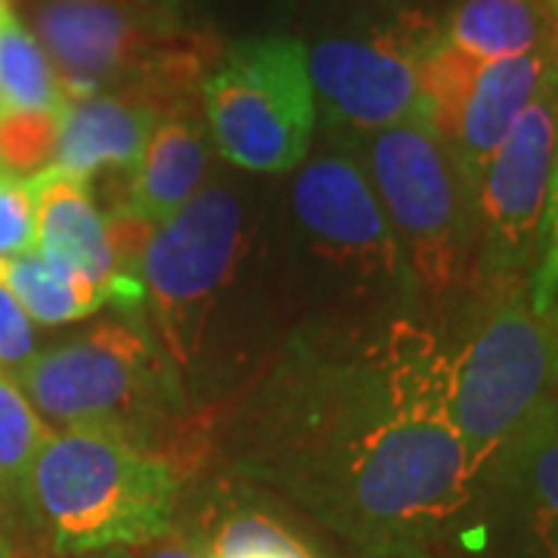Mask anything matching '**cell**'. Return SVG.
<instances>
[{
  "mask_svg": "<svg viewBox=\"0 0 558 558\" xmlns=\"http://www.w3.org/2000/svg\"><path fill=\"white\" fill-rule=\"evenodd\" d=\"M527 301L539 317H558V131L549 190H546V211L539 223L537 260H534V274L527 279Z\"/></svg>",
  "mask_w": 558,
  "mask_h": 558,
  "instance_id": "cell-23",
  "label": "cell"
},
{
  "mask_svg": "<svg viewBox=\"0 0 558 558\" xmlns=\"http://www.w3.org/2000/svg\"><path fill=\"white\" fill-rule=\"evenodd\" d=\"M161 112L124 94H94L69 100L60 112L53 165L62 174L90 180L102 168L134 171Z\"/></svg>",
  "mask_w": 558,
  "mask_h": 558,
  "instance_id": "cell-15",
  "label": "cell"
},
{
  "mask_svg": "<svg viewBox=\"0 0 558 558\" xmlns=\"http://www.w3.org/2000/svg\"><path fill=\"white\" fill-rule=\"evenodd\" d=\"M506 295L490 307L472 339L453 360V418L472 469L497 457L499 447L553 398L549 385L558 369V332L539 317L519 282L502 286Z\"/></svg>",
  "mask_w": 558,
  "mask_h": 558,
  "instance_id": "cell-5",
  "label": "cell"
},
{
  "mask_svg": "<svg viewBox=\"0 0 558 558\" xmlns=\"http://www.w3.org/2000/svg\"><path fill=\"white\" fill-rule=\"evenodd\" d=\"M0 558H13V549H10V543H7L3 534H0Z\"/></svg>",
  "mask_w": 558,
  "mask_h": 558,
  "instance_id": "cell-28",
  "label": "cell"
},
{
  "mask_svg": "<svg viewBox=\"0 0 558 558\" xmlns=\"http://www.w3.org/2000/svg\"><path fill=\"white\" fill-rule=\"evenodd\" d=\"M202 106L223 159L255 174L292 171L317 124L304 44L267 35L230 47L202 81Z\"/></svg>",
  "mask_w": 558,
  "mask_h": 558,
  "instance_id": "cell-4",
  "label": "cell"
},
{
  "mask_svg": "<svg viewBox=\"0 0 558 558\" xmlns=\"http://www.w3.org/2000/svg\"><path fill=\"white\" fill-rule=\"evenodd\" d=\"M369 183H376V196L422 292L444 299L459 289L478 252L475 199L438 131L428 121L376 131Z\"/></svg>",
  "mask_w": 558,
  "mask_h": 558,
  "instance_id": "cell-3",
  "label": "cell"
},
{
  "mask_svg": "<svg viewBox=\"0 0 558 558\" xmlns=\"http://www.w3.org/2000/svg\"><path fill=\"white\" fill-rule=\"evenodd\" d=\"M252 428L245 472L376 553L435 537L475 499L453 360L407 319L348 354L304 351L282 366Z\"/></svg>",
  "mask_w": 558,
  "mask_h": 558,
  "instance_id": "cell-1",
  "label": "cell"
},
{
  "mask_svg": "<svg viewBox=\"0 0 558 558\" xmlns=\"http://www.w3.org/2000/svg\"><path fill=\"white\" fill-rule=\"evenodd\" d=\"M65 94L53 62L13 10L0 13V109L3 112H62Z\"/></svg>",
  "mask_w": 558,
  "mask_h": 558,
  "instance_id": "cell-19",
  "label": "cell"
},
{
  "mask_svg": "<svg viewBox=\"0 0 558 558\" xmlns=\"http://www.w3.org/2000/svg\"><path fill=\"white\" fill-rule=\"evenodd\" d=\"M208 558H314L282 524L267 515H240L218 531Z\"/></svg>",
  "mask_w": 558,
  "mask_h": 558,
  "instance_id": "cell-22",
  "label": "cell"
},
{
  "mask_svg": "<svg viewBox=\"0 0 558 558\" xmlns=\"http://www.w3.org/2000/svg\"><path fill=\"white\" fill-rule=\"evenodd\" d=\"M146 558H208V556H205V549L196 546L193 539L174 537V539H168V543H161V546H156V549H153Z\"/></svg>",
  "mask_w": 558,
  "mask_h": 558,
  "instance_id": "cell-26",
  "label": "cell"
},
{
  "mask_svg": "<svg viewBox=\"0 0 558 558\" xmlns=\"http://www.w3.org/2000/svg\"><path fill=\"white\" fill-rule=\"evenodd\" d=\"M0 112H3V109H0Z\"/></svg>",
  "mask_w": 558,
  "mask_h": 558,
  "instance_id": "cell-31",
  "label": "cell"
},
{
  "mask_svg": "<svg viewBox=\"0 0 558 558\" xmlns=\"http://www.w3.org/2000/svg\"><path fill=\"white\" fill-rule=\"evenodd\" d=\"M22 499L57 553L87 556L168 537L178 478L116 428H62L44 440Z\"/></svg>",
  "mask_w": 558,
  "mask_h": 558,
  "instance_id": "cell-2",
  "label": "cell"
},
{
  "mask_svg": "<svg viewBox=\"0 0 558 558\" xmlns=\"http://www.w3.org/2000/svg\"><path fill=\"white\" fill-rule=\"evenodd\" d=\"M292 205L301 227L329 258L366 274H395L400 245L369 178L341 156L314 159L295 180Z\"/></svg>",
  "mask_w": 558,
  "mask_h": 558,
  "instance_id": "cell-12",
  "label": "cell"
},
{
  "mask_svg": "<svg viewBox=\"0 0 558 558\" xmlns=\"http://www.w3.org/2000/svg\"><path fill=\"white\" fill-rule=\"evenodd\" d=\"M3 10H10V0H0V13H3Z\"/></svg>",
  "mask_w": 558,
  "mask_h": 558,
  "instance_id": "cell-29",
  "label": "cell"
},
{
  "mask_svg": "<svg viewBox=\"0 0 558 558\" xmlns=\"http://www.w3.org/2000/svg\"><path fill=\"white\" fill-rule=\"evenodd\" d=\"M438 40L428 28L403 25L373 38H326L307 53L314 97L332 121L360 131H385L403 121H428L422 60Z\"/></svg>",
  "mask_w": 558,
  "mask_h": 558,
  "instance_id": "cell-10",
  "label": "cell"
},
{
  "mask_svg": "<svg viewBox=\"0 0 558 558\" xmlns=\"http://www.w3.org/2000/svg\"><path fill=\"white\" fill-rule=\"evenodd\" d=\"M558 131V65L543 78L475 186L478 270L497 286L519 282L537 260L539 223Z\"/></svg>",
  "mask_w": 558,
  "mask_h": 558,
  "instance_id": "cell-9",
  "label": "cell"
},
{
  "mask_svg": "<svg viewBox=\"0 0 558 558\" xmlns=\"http://www.w3.org/2000/svg\"><path fill=\"white\" fill-rule=\"evenodd\" d=\"M16 381L40 416L62 428L102 425L137 444L178 395L153 344L124 323L35 354L16 369Z\"/></svg>",
  "mask_w": 558,
  "mask_h": 558,
  "instance_id": "cell-7",
  "label": "cell"
},
{
  "mask_svg": "<svg viewBox=\"0 0 558 558\" xmlns=\"http://www.w3.org/2000/svg\"><path fill=\"white\" fill-rule=\"evenodd\" d=\"M35 196V248L62 270L87 279L112 299L116 260L109 242V220L90 196L87 180L44 168L28 178Z\"/></svg>",
  "mask_w": 558,
  "mask_h": 558,
  "instance_id": "cell-14",
  "label": "cell"
},
{
  "mask_svg": "<svg viewBox=\"0 0 558 558\" xmlns=\"http://www.w3.org/2000/svg\"><path fill=\"white\" fill-rule=\"evenodd\" d=\"M35 357V329L32 317L22 311L16 295L0 279V369H22Z\"/></svg>",
  "mask_w": 558,
  "mask_h": 558,
  "instance_id": "cell-25",
  "label": "cell"
},
{
  "mask_svg": "<svg viewBox=\"0 0 558 558\" xmlns=\"http://www.w3.org/2000/svg\"><path fill=\"white\" fill-rule=\"evenodd\" d=\"M484 549L494 558H558V398H549L478 475Z\"/></svg>",
  "mask_w": 558,
  "mask_h": 558,
  "instance_id": "cell-11",
  "label": "cell"
},
{
  "mask_svg": "<svg viewBox=\"0 0 558 558\" xmlns=\"http://www.w3.org/2000/svg\"><path fill=\"white\" fill-rule=\"evenodd\" d=\"M242 242V211L223 186L199 190L178 215L153 227L143 252V292L171 357L186 363L230 279Z\"/></svg>",
  "mask_w": 558,
  "mask_h": 558,
  "instance_id": "cell-8",
  "label": "cell"
},
{
  "mask_svg": "<svg viewBox=\"0 0 558 558\" xmlns=\"http://www.w3.org/2000/svg\"><path fill=\"white\" fill-rule=\"evenodd\" d=\"M205 137L202 128L180 106L161 112L140 165L128 174L124 211L159 227L161 220L178 215L186 202L199 193L205 178Z\"/></svg>",
  "mask_w": 558,
  "mask_h": 558,
  "instance_id": "cell-16",
  "label": "cell"
},
{
  "mask_svg": "<svg viewBox=\"0 0 558 558\" xmlns=\"http://www.w3.org/2000/svg\"><path fill=\"white\" fill-rule=\"evenodd\" d=\"M38 40L53 62L65 102L124 94L168 112L199 62L183 47H161L153 20L134 0H44Z\"/></svg>",
  "mask_w": 558,
  "mask_h": 558,
  "instance_id": "cell-6",
  "label": "cell"
},
{
  "mask_svg": "<svg viewBox=\"0 0 558 558\" xmlns=\"http://www.w3.org/2000/svg\"><path fill=\"white\" fill-rule=\"evenodd\" d=\"M50 438V428L25 398L20 381L0 369V499L25 494L28 469Z\"/></svg>",
  "mask_w": 558,
  "mask_h": 558,
  "instance_id": "cell-20",
  "label": "cell"
},
{
  "mask_svg": "<svg viewBox=\"0 0 558 558\" xmlns=\"http://www.w3.org/2000/svg\"><path fill=\"white\" fill-rule=\"evenodd\" d=\"M539 3L546 7V13H549V16H553V22L558 25V0H539Z\"/></svg>",
  "mask_w": 558,
  "mask_h": 558,
  "instance_id": "cell-27",
  "label": "cell"
},
{
  "mask_svg": "<svg viewBox=\"0 0 558 558\" xmlns=\"http://www.w3.org/2000/svg\"><path fill=\"white\" fill-rule=\"evenodd\" d=\"M553 326H556V332H558V317H553Z\"/></svg>",
  "mask_w": 558,
  "mask_h": 558,
  "instance_id": "cell-30",
  "label": "cell"
},
{
  "mask_svg": "<svg viewBox=\"0 0 558 558\" xmlns=\"http://www.w3.org/2000/svg\"><path fill=\"white\" fill-rule=\"evenodd\" d=\"M0 279L16 295L22 311L44 326L90 317L106 304L100 289H94L87 279L75 277L62 270L60 264L44 258L38 248L16 258H0Z\"/></svg>",
  "mask_w": 558,
  "mask_h": 558,
  "instance_id": "cell-18",
  "label": "cell"
},
{
  "mask_svg": "<svg viewBox=\"0 0 558 558\" xmlns=\"http://www.w3.org/2000/svg\"><path fill=\"white\" fill-rule=\"evenodd\" d=\"M444 40L481 62L509 60L558 44V25L539 0H462Z\"/></svg>",
  "mask_w": 558,
  "mask_h": 558,
  "instance_id": "cell-17",
  "label": "cell"
},
{
  "mask_svg": "<svg viewBox=\"0 0 558 558\" xmlns=\"http://www.w3.org/2000/svg\"><path fill=\"white\" fill-rule=\"evenodd\" d=\"M35 248V196L28 178L0 171V258Z\"/></svg>",
  "mask_w": 558,
  "mask_h": 558,
  "instance_id": "cell-24",
  "label": "cell"
},
{
  "mask_svg": "<svg viewBox=\"0 0 558 558\" xmlns=\"http://www.w3.org/2000/svg\"><path fill=\"white\" fill-rule=\"evenodd\" d=\"M558 65V44L539 47L534 53H521L509 60L481 62L465 97L459 102L457 119L444 134V143L457 161L459 174L472 190L494 159L499 143L512 131L524 106L534 100L543 78Z\"/></svg>",
  "mask_w": 558,
  "mask_h": 558,
  "instance_id": "cell-13",
  "label": "cell"
},
{
  "mask_svg": "<svg viewBox=\"0 0 558 558\" xmlns=\"http://www.w3.org/2000/svg\"><path fill=\"white\" fill-rule=\"evenodd\" d=\"M60 112H0V171L35 178L53 165Z\"/></svg>",
  "mask_w": 558,
  "mask_h": 558,
  "instance_id": "cell-21",
  "label": "cell"
}]
</instances>
